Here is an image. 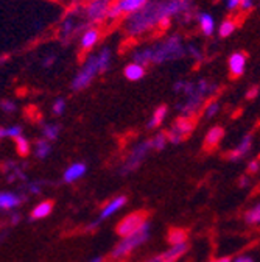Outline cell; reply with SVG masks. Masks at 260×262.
<instances>
[{
  "label": "cell",
  "instance_id": "obj_1",
  "mask_svg": "<svg viewBox=\"0 0 260 262\" xmlns=\"http://www.w3.org/2000/svg\"><path fill=\"white\" fill-rule=\"evenodd\" d=\"M190 0H160L148 4L137 13L128 16L126 31L131 36H139L154 27L167 28L172 17L184 14L185 19L192 17Z\"/></svg>",
  "mask_w": 260,
  "mask_h": 262
},
{
  "label": "cell",
  "instance_id": "obj_2",
  "mask_svg": "<svg viewBox=\"0 0 260 262\" xmlns=\"http://www.w3.org/2000/svg\"><path fill=\"white\" fill-rule=\"evenodd\" d=\"M111 61H112V53L108 47L102 49L99 53H92L87 56L84 61L83 68L78 71V74L72 80V89L74 91H83L86 89L97 75L105 74L111 68Z\"/></svg>",
  "mask_w": 260,
  "mask_h": 262
},
{
  "label": "cell",
  "instance_id": "obj_3",
  "mask_svg": "<svg viewBox=\"0 0 260 262\" xmlns=\"http://www.w3.org/2000/svg\"><path fill=\"white\" fill-rule=\"evenodd\" d=\"M147 53H148V61L150 62H169V61H175L178 58H182V55L185 53L182 39L179 35H173L169 36L166 41H160L151 47H147Z\"/></svg>",
  "mask_w": 260,
  "mask_h": 262
},
{
  "label": "cell",
  "instance_id": "obj_4",
  "mask_svg": "<svg viewBox=\"0 0 260 262\" xmlns=\"http://www.w3.org/2000/svg\"><path fill=\"white\" fill-rule=\"evenodd\" d=\"M150 233H151V226H150V222L147 220V222L142 223V226H140L139 229H136V231L131 233V234L125 236V237L115 245V248H114L112 253H111L112 259L119 260V259L126 257L128 254H131L137 247H140L142 244H145V242L148 241Z\"/></svg>",
  "mask_w": 260,
  "mask_h": 262
},
{
  "label": "cell",
  "instance_id": "obj_5",
  "mask_svg": "<svg viewBox=\"0 0 260 262\" xmlns=\"http://www.w3.org/2000/svg\"><path fill=\"white\" fill-rule=\"evenodd\" d=\"M148 0H115V4L109 5L108 17L109 19H119L122 16H131L142 10L147 5Z\"/></svg>",
  "mask_w": 260,
  "mask_h": 262
},
{
  "label": "cell",
  "instance_id": "obj_6",
  "mask_svg": "<svg viewBox=\"0 0 260 262\" xmlns=\"http://www.w3.org/2000/svg\"><path fill=\"white\" fill-rule=\"evenodd\" d=\"M147 212L145 211H134L131 214H128L126 217H123L117 228H115V233L120 236V237H125L128 234H131L134 233L136 229H139L142 226L144 222H147Z\"/></svg>",
  "mask_w": 260,
  "mask_h": 262
},
{
  "label": "cell",
  "instance_id": "obj_7",
  "mask_svg": "<svg viewBox=\"0 0 260 262\" xmlns=\"http://www.w3.org/2000/svg\"><path fill=\"white\" fill-rule=\"evenodd\" d=\"M195 128V122L190 117L181 116L178 120H175V123L172 125V128L169 129L167 135V141L172 144H179L185 136H188Z\"/></svg>",
  "mask_w": 260,
  "mask_h": 262
},
{
  "label": "cell",
  "instance_id": "obj_8",
  "mask_svg": "<svg viewBox=\"0 0 260 262\" xmlns=\"http://www.w3.org/2000/svg\"><path fill=\"white\" fill-rule=\"evenodd\" d=\"M151 150V145L148 141L145 142H140L139 145H136L131 153L128 155L126 161L123 162V167H122V173H129V172H133L136 170L139 166H140V162L144 161V158L148 155V151Z\"/></svg>",
  "mask_w": 260,
  "mask_h": 262
},
{
  "label": "cell",
  "instance_id": "obj_9",
  "mask_svg": "<svg viewBox=\"0 0 260 262\" xmlns=\"http://www.w3.org/2000/svg\"><path fill=\"white\" fill-rule=\"evenodd\" d=\"M109 5V0H90L89 5L86 7L87 19L93 24H100L103 19L108 17Z\"/></svg>",
  "mask_w": 260,
  "mask_h": 262
},
{
  "label": "cell",
  "instance_id": "obj_10",
  "mask_svg": "<svg viewBox=\"0 0 260 262\" xmlns=\"http://www.w3.org/2000/svg\"><path fill=\"white\" fill-rule=\"evenodd\" d=\"M187 250H188L187 242L185 244H179V245H172L170 250L160 253V254H156V256L150 257L145 262H176Z\"/></svg>",
  "mask_w": 260,
  "mask_h": 262
},
{
  "label": "cell",
  "instance_id": "obj_11",
  "mask_svg": "<svg viewBox=\"0 0 260 262\" xmlns=\"http://www.w3.org/2000/svg\"><path fill=\"white\" fill-rule=\"evenodd\" d=\"M248 56L243 52H234L227 59V69L232 77H242L246 71Z\"/></svg>",
  "mask_w": 260,
  "mask_h": 262
},
{
  "label": "cell",
  "instance_id": "obj_12",
  "mask_svg": "<svg viewBox=\"0 0 260 262\" xmlns=\"http://www.w3.org/2000/svg\"><path fill=\"white\" fill-rule=\"evenodd\" d=\"M99 41H100V30L95 27H90L83 31V35L80 38V47L83 50H92L97 44H99Z\"/></svg>",
  "mask_w": 260,
  "mask_h": 262
},
{
  "label": "cell",
  "instance_id": "obj_13",
  "mask_svg": "<svg viewBox=\"0 0 260 262\" xmlns=\"http://www.w3.org/2000/svg\"><path fill=\"white\" fill-rule=\"evenodd\" d=\"M251 147H252V135H246V136L240 141V144H239L229 155H227V158H229L231 162H237V161L243 159V158L249 153Z\"/></svg>",
  "mask_w": 260,
  "mask_h": 262
},
{
  "label": "cell",
  "instance_id": "obj_14",
  "mask_svg": "<svg viewBox=\"0 0 260 262\" xmlns=\"http://www.w3.org/2000/svg\"><path fill=\"white\" fill-rule=\"evenodd\" d=\"M87 172V167H86V164L83 162H74L70 164V166L66 169V172H64L62 178L66 183H75L78 181L80 178H83Z\"/></svg>",
  "mask_w": 260,
  "mask_h": 262
},
{
  "label": "cell",
  "instance_id": "obj_15",
  "mask_svg": "<svg viewBox=\"0 0 260 262\" xmlns=\"http://www.w3.org/2000/svg\"><path fill=\"white\" fill-rule=\"evenodd\" d=\"M126 205V196L120 195V196H115V199H112L100 212V220H106L109 217H112L115 212H119L123 206Z\"/></svg>",
  "mask_w": 260,
  "mask_h": 262
},
{
  "label": "cell",
  "instance_id": "obj_16",
  "mask_svg": "<svg viewBox=\"0 0 260 262\" xmlns=\"http://www.w3.org/2000/svg\"><path fill=\"white\" fill-rule=\"evenodd\" d=\"M224 138V129L223 126H214L207 131V135L204 138V150H212L215 148L221 139Z\"/></svg>",
  "mask_w": 260,
  "mask_h": 262
},
{
  "label": "cell",
  "instance_id": "obj_17",
  "mask_svg": "<svg viewBox=\"0 0 260 262\" xmlns=\"http://www.w3.org/2000/svg\"><path fill=\"white\" fill-rule=\"evenodd\" d=\"M198 25H200V30L204 36H212L215 33V19L210 13H198Z\"/></svg>",
  "mask_w": 260,
  "mask_h": 262
},
{
  "label": "cell",
  "instance_id": "obj_18",
  "mask_svg": "<svg viewBox=\"0 0 260 262\" xmlns=\"http://www.w3.org/2000/svg\"><path fill=\"white\" fill-rule=\"evenodd\" d=\"M123 75L129 81H139L145 77V68L137 62H129L128 66H125Z\"/></svg>",
  "mask_w": 260,
  "mask_h": 262
},
{
  "label": "cell",
  "instance_id": "obj_19",
  "mask_svg": "<svg viewBox=\"0 0 260 262\" xmlns=\"http://www.w3.org/2000/svg\"><path fill=\"white\" fill-rule=\"evenodd\" d=\"M22 196L11 192H0V209H14L20 205Z\"/></svg>",
  "mask_w": 260,
  "mask_h": 262
},
{
  "label": "cell",
  "instance_id": "obj_20",
  "mask_svg": "<svg viewBox=\"0 0 260 262\" xmlns=\"http://www.w3.org/2000/svg\"><path fill=\"white\" fill-rule=\"evenodd\" d=\"M167 111H169V110H167L166 105L157 106V108L154 110L153 116H151L150 120H148V128L153 129V128H157L159 125H162V122H164L166 117H167Z\"/></svg>",
  "mask_w": 260,
  "mask_h": 262
},
{
  "label": "cell",
  "instance_id": "obj_21",
  "mask_svg": "<svg viewBox=\"0 0 260 262\" xmlns=\"http://www.w3.org/2000/svg\"><path fill=\"white\" fill-rule=\"evenodd\" d=\"M52 209H53V203L52 202H41L33 211H31V219H35V220L45 219L47 215H50Z\"/></svg>",
  "mask_w": 260,
  "mask_h": 262
},
{
  "label": "cell",
  "instance_id": "obj_22",
  "mask_svg": "<svg viewBox=\"0 0 260 262\" xmlns=\"http://www.w3.org/2000/svg\"><path fill=\"white\" fill-rule=\"evenodd\" d=\"M237 24L232 19H224L220 25H218V36L220 38H229L232 33L235 31Z\"/></svg>",
  "mask_w": 260,
  "mask_h": 262
},
{
  "label": "cell",
  "instance_id": "obj_23",
  "mask_svg": "<svg viewBox=\"0 0 260 262\" xmlns=\"http://www.w3.org/2000/svg\"><path fill=\"white\" fill-rule=\"evenodd\" d=\"M35 153L39 159H45L52 153V144L47 139H39L35 145Z\"/></svg>",
  "mask_w": 260,
  "mask_h": 262
},
{
  "label": "cell",
  "instance_id": "obj_24",
  "mask_svg": "<svg viewBox=\"0 0 260 262\" xmlns=\"http://www.w3.org/2000/svg\"><path fill=\"white\" fill-rule=\"evenodd\" d=\"M187 241V233L184 229H178V228H173L172 231L169 233V242L170 245H179V244H185Z\"/></svg>",
  "mask_w": 260,
  "mask_h": 262
},
{
  "label": "cell",
  "instance_id": "obj_25",
  "mask_svg": "<svg viewBox=\"0 0 260 262\" xmlns=\"http://www.w3.org/2000/svg\"><path fill=\"white\" fill-rule=\"evenodd\" d=\"M245 222L248 225H258V222H260V205L258 203L245 212Z\"/></svg>",
  "mask_w": 260,
  "mask_h": 262
},
{
  "label": "cell",
  "instance_id": "obj_26",
  "mask_svg": "<svg viewBox=\"0 0 260 262\" xmlns=\"http://www.w3.org/2000/svg\"><path fill=\"white\" fill-rule=\"evenodd\" d=\"M42 136L47 141H55L59 136V126L56 123H45V125H42Z\"/></svg>",
  "mask_w": 260,
  "mask_h": 262
},
{
  "label": "cell",
  "instance_id": "obj_27",
  "mask_svg": "<svg viewBox=\"0 0 260 262\" xmlns=\"http://www.w3.org/2000/svg\"><path fill=\"white\" fill-rule=\"evenodd\" d=\"M193 88H195V83L192 81H187V80H179L175 83V91L179 92V94H184V95H188L193 92Z\"/></svg>",
  "mask_w": 260,
  "mask_h": 262
},
{
  "label": "cell",
  "instance_id": "obj_28",
  "mask_svg": "<svg viewBox=\"0 0 260 262\" xmlns=\"http://www.w3.org/2000/svg\"><path fill=\"white\" fill-rule=\"evenodd\" d=\"M220 110H221V105H220V102L218 100H210L207 105H206V108H204V117L206 119H212V117H215L218 113H220Z\"/></svg>",
  "mask_w": 260,
  "mask_h": 262
},
{
  "label": "cell",
  "instance_id": "obj_29",
  "mask_svg": "<svg viewBox=\"0 0 260 262\" xmlns=\"http://www.w3.org/2000/svg\"><path fill=\"white\" fill-rule=\"evenodd\" d=\"M150 142V145H151V148H154V150H164V147H166V144L169 142L167 141V135L166 133H157L151 141H148Z\"/></svg>",
  "mask_w": 260,
  "mask_h": 262
},
{
  "label": "cell",
  "instance_id": "obj_30",
  "mask_svg": "<svg viewBox=\"0 0 260 262\" xmlns=\"http://www.w3.org/2000/svg\"><path fill=\"white\" fill-rule=\"evenodd\" d=\"M14 141H16V150H17V153L20 156H27L30 153V142H28V139L23 138V136H19Z\"/></svg>",
  "mask_w": 260,
  "mask_h": 262
},
{
  "label": "cell",
  "instance_id": "obj_31",
  "mask_svg": "<svg viewBox=\"0 0 260 262\" xmlns=\"http://www.w3.org/2000/svg\"><path fill=\"white\" fill-rule=\"evenodd\" d=\"M75 22L72 20V19H66L62 22V27H61V36L66 39V38H69L72 33L75 31Z\"/></svg>",
  "mask_w": 260,
  "mask_h": 262
},
{
  "label": "cell",
  "instance_id": "obj_32",
  "mask_svg": "<svg viewBox=\"0 0 260 262\" xmlns=\"http://www.w3.org/2000/svg\"><path fill=\"white\" fill-rule=\"evenodd\" d=\"M66 108H67V103H66L64 98H56V100L53 102V105H52V111L56 116H61L64 111H66Z\"/></svg>",
  "mask_w": 260,
  "mask_h": 262
},
{
  "label": "cell",
  "instance_id": "obj_33",
  "mask_svg": "<svg viewBox=\"0 0 260 262\" xmlns=\"http://www.w3.org/2000/svg\"><path fill=\"white\" fill-rule=\"evenodd\" d=\"M187 52H188V55L193 58V61H197V62H200V61L204 58L201 49H200L198 46H195V44H190V46L187 47Z\"/></svg>",
  "mask_w": 260,
  "mask_h": 262
},
{
  "label": "cell",
  "instance_id": "obj_34",
  "mask_svg": "<svg viewBox=\"0 0 260 262\" xmlns=\"http://www.w3.org/2000/svg\"><path fill=\"white\" fill-rule=\"evenodd\" d=\"M19 136H22V128L19 125H11V126L5 128V138L17 139Z\"/></svg>",
  "mask_w": 260,
  "mask_h": 262
},
{
  "label": "cell",
  "instance_id": "obj_35",
  "mask_svg": "<svg viewBox=\"0 0 260 262\" xmlns=\"http://www.w3.org/2000/svg\"><path fill=\"white\" fill-rule=\"evenodd\" d=\"M0 110H2L4 113H7V114H11V113H14L16 110H17V105L13 102V100H2L0 102Z\"/></svg>",
  "mask_w": 260,
  "mask_h": 262
},
{
  "label": "cell",
  "instance_id": "obj_36",
  "mask_svg": "<svg viewBox=\"0 0 260 262\" xmlns=\"http://www.w3.org/2000/svg\"><path fill=\"white\" fill-rule=\"evenodd\" d=\"M254 7H255V0H240V10L245 13L254 10Z\"/></svg>",
  "mask_w": 260,
  "mask_h": 262
},
{
  "label": "cell",
  "instance_id": "obj_37",
  "mask_svg": "<svg viewBox=\"0 0 260 262\" xmlns=\"http://www.w3.org/2000/svg\"><path fill=\"white\" fill-rule=\"evenodd\" d=\"M248 172L252 173V175H257L258 173V159H252L249 164H248Z\"/></svg>",
  "mask_w": 260,
  "mask_h": 262
},
{
  "label": "cell",
  "instance_id": "obj_38",
  "mask_svg": "<svg viewBox=\"0 0 260 262\" xmlns=\"http://www.w3.org/2000/svg\"><path fill=\"white\" fill-rule=\"evenodd\" d=\"M226 8L229 11H235L240 8V0H226Z\"/></svg>",
  "mask_w": 260,
  "mask_h": 262
},
{
  "label": "cell",
  "instance_id": "obj_39",
  "mask_svg": "<svg viewBox=\"0 0 260 262\" xmlns=\"http://www.w3.org/2000/svg\"><path fill=\"white\" fill-rule=\"evenodd\" d=\"M55 55H49V56H45L44 59H42V62H44V66H45V68H50V66L52 64H55Z\"/></svg>",
  "mask_w": 260,
  "mask_h": 262
},
{
  "label": "cell",
  "instance_id": "obj_40",
  "mask_svg": "<svg viewBox=\"0 0 260 262\" xmlns=\"http://www.w3.org/2000/svg\"><path fill=\"white\" fill-rule=\"evenodd\" d=\"M257 94H258V88L257 86H254L252 89H249V92H248V98H249V100H251V98H252V100H254V98L257 97Z\"/></svg>",
  "mask_w": 260,
  "mask_h": 262
},
{
  "label": "cell",
  "instance_id": "obj_41",
  "mask_svg": "<svg viewBox=\"0 0 260 262\" xmlns=\"http://www.w3.org/2000/svg\"><path fill=\"white\" fill-rule=\"evenodd\" d=\"M234 262H255L251 256H240V257H237Z\"/></svg>",
  "mask_w": 260,
  "mask_h": 262
},
{
  "label": "cell",
  "instance_id": "obj_42",
  "mask_svg": "<svg viewBox=\"0 0 260 262\" xmlns=\"http://www.w3.org/2000/svg\"><path fill=\"white\" fill-rule=\"evenodd\" d=\"M240 187H249V180L246 177L240 178Z\"/></svg>",
  "mask_w": 260,
  "mask_h": 262
},
{
  "label": "cell",
  "instance_id": "obj_43",
  "mask_svg": "<svg viewBox=\"0 0 260 262\" xmlns=\"http://www.w3.org/2000/svg\"><path fill=\"white\" fill-rule=\"evenodd\" d=\"M209 262H231V257H220V259H212Z\"/></svg>",
  "mask_w": 260,
  "mask_h": 262
},
{
  "label": "cell",
  "instance_id": "obj_44",
  "mask_svg": "<svg viewBox=\"0 0 260 262\" xmlns=\"http://www.w3.org/2000/svg\"><path fill=\"white\" fill-rule=\"evenodd\" d=\"M89 262H105V259H103V256H95V257H92Z\"/></svg>",
  "mask_w": 260,
  "mask_h": 262
},
{
  "label": "cell",
  "instance_id": "obj_45",
  "mask_svg": "<svg viewBox=\"0 0 260 262\" xmlns=\"http://www.w3.org/2000/svg\"><path fill=\"white\" fill-rule=\"evenodd\" d=\"M19 220H20V215H19V214H14V215L11 217V222H13V225L19 223Z\"/></svg>",
  "mask_w": 260,
  "mask_h": 262
},
{
  "label": "cell",
  "instance_id": "obj_46",
  "mask_svg": "<svg viewBox=\"0 0 260 262\" xmlns=\"http://www.w3.org/2000/svg\"><path fill=\"white\" fill-rule=\"evenodd\" d=\"M5 138V126H0V139Z\"/></svg>",
  "mask_w": 260,
  "mask_h": 262
}]
</instances>
